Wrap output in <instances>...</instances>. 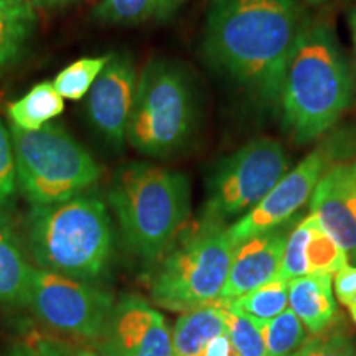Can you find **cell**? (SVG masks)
I'll return each instance as SVG.
<instances>
[{
    "instance_id": "31",
    "label": "cell",
    "mask_w": 356,
    "mask_h": 356,
    "mask_svg": "<svg viewBox=\"0 0 356 356\" xmlns=\"http://www.w3.org/2000/svg\"><path fill=\"white\" fill-rule=\"evenodd\" d=\"M78 2V0H33L35 6L42 7V8H50V7H61V6H68V3Z\"/></svg>"
},
{
    "instance_id": "16",
    "label": "cell",
    "mask_w": 356,
    "mask_h": 356,
    "mask_svg": "<svg viewBox=\"0 0 356 356\" xmlns=\"http://www.w3.org/2000/svg\"><path fill=\"white\" fill-rule=\"evenodd\" d=\"M228 333L221 300L181 314L172 332L173 356H203L213 338Z\"/></svg>"
},
{
    "instance_id": "23",
    "label": "cell",
    "mask_w": 356,
    "mask_h": 356,
    "mask_svg": "<svg viewBox=\"0 0 356 356\" xmlns=\"http://www.w3.org/2000/svg\"><path fill=\"white\" fill-rule=\"evenodd\" d=\"M249 317L270 320L286 310L289 302V282L274 277L254 291L244 293L234 300H228Z\"/></svg>"
},
{
    "instance_id": "20",
    "label": "cell",
    "mask_w": 356,
    "mask_h": 356,
    "mask_svg": "<svg viewBox=\"0 0 356 356\" xmlns=\"http://www.w3.org/2000/svg\"><path fill=\"white\" fill-rule=\"evenodd\" d=\"M185 0H101L92 17L102 24L139 25L172 17Z\"/></svg>"
},
{
    "instance_id": "4",
    "label": "cell",
    "mask_w": 356,
    "mask_h": 356,
    "mask_svg": "<svg viewBox=\"0 0 356 356\" xmlns=\"http://www.w3.org/2000/svg\"><path fill=\"white\" fill-rule=\"evenodd\" d=\"M26 234L42 269L74 279L96 277L113 256V222L96 197L78 195L63 203L33 207Z\"/></svg>"
},
{
    "instance_id": "19",
    "label": "cell",
    "mask_w": 356,
    "mask_h": 356,
    "mask_svg": "<svg viewBox=\"0 0 356 356\" xmlns=\"http://www.w3.org/2000/svg\"><path fill=\"white\" fill-rule=\"evenodd\" d=\"M63 97L60 96L53 83L43 81L35 84L20 99L10 102L7 114L12 126L22 131H38L60 114H63Z\"/></svg>"
},
{
    "instance_id": "36",
    "label": "cell",
    "mask_w": 356,
    "mask_h": 356,
    "mask_svg": "<svg viewBox=\"0 0 356 356\" xmlns=\"http://www.w3.org/2000/svg\"><path fill=\"white\" fill-rule=\"evenodd\" d=\"M292 356H299V353H296V355H292Z\"/></svg>"
},
{
    "instance_id": "18",
    "label": "cell",
    "mask_w": 356,
    "mask_h": 356,
    "mask_svg": "<svg viewBox=\"0 0 356 356\" xmlns=\"http://www.w3.org/2000/svg\"><path fill=\"white\" fill-rule=\"evenodd\" d=\"M33 267L25 259L19 239L0 218V304H24Z\"/></svg>"
},
{
    "instance_id": "32",
    "label": "cell",
    "mask_w": 356,
    "mask_h": 356,
    "mask_svg": "<svg viewBox=\"0 0 356 356\" xmlns=\"http://www.w3.org/2000/svg\"><path fill=\"white\" fill-rule=\"evenodd\" d=\"M350 29H351V37H353L355 55H356V8L351 12V15H350Z\"/></svg>"
},
{
    "instance_id": "15",
    "label": "cell",
    "mask_w": 356,
    "mask_h": 356,
    "mask_svg": "<svg viewBox=\"0 0 356 356\" xmlns=\"http://www.w3.org/2000/svg\"><path fill=\"white\" fill-rule=\"evenodd\" d=\"M289 304L312 333L327 330L338 320L330 274H305L291 280Z\"/></svg>"
},
{
    "instance_id": "14",
    "label": "cell",
    "mask_w": 356,
    "mask_h": 356,
    "mask_svg": "<svg viewBox=\"0 0 356 356\" xmlns=\"http://www.w3.org/2000/svg\"><path fill=\"white\" fill-rule=\"evenodd\" d=\"M286 225L236 244L220 300H234L277 275L287 243Z\"/></svg>"
},
{
    "instance_id": "5",
    "label": "cell",
    "mask_w": 356,
    "mask_h": 356,
    "mask_svg": "<svg viewBox=\"0 0 356 356\" xmlns=\"http://www.w3.org/2000/svg\"><path fill=\"white\" fill-rule=\"evenodd\" d=\"M195 124L197 95L184 66L150 60L137 78L126 140L140 154L165 157L188 142Z\"/></svg>"
},
{
    "instance_id": "12",
    "label": "cell",
    "mask_w": 356,
    "mask_h": 356,
    "mask_svg": "<svg viewBox=\"0 0 356 356\" xmlns=\"http://www.w3.org/2000/svg\"><path fill=\"white\" fill-rule=\"evenodd\" d=\"M137 78L131 56L111 53L108 63L88 92V114L92 126L106 140L118 147L126 140Z\"/></svg>"
},
{
    "instance_id": "9",
    "label": "cell",
    "mask_w": 356,
    "mask_h": 356,
    "mask_svg": "<svg viewBox=\"0 0 356 356\" xmlns=\"http://www.w3.org/2000/svg\"><path fill=\"white\" fill-rule=\"evenodd\" d=\"M353 147V140L346 131L333 134L330 139L315 147L299 165L280 178L256 208L229 226L228 233L234 246L252 236L286 225L312 198L325 173L337 163L343 162Z\"/></svg>"
},
{
    "instance_id": "33",
    "label": "cell",
    "mask_w": 356,
    "mask_h": 356,
    "mask_svg": "<svg viewBox=\"0 0 356 356\" xmlns=\"http://www.w3.org/2000/svg\"><path fill=\"white\" fill-rule=\"evenodd\" d=\"M63 356H97L96 353L88 350H76V351H66L63 350Z\"/></svg>"
},
{
    "instance_id": "11",
    "label": "cell",
    "mask_w": 356,
    "mask_h": 356,
    "mask_svg": "<svg viewBox=\"0 0 356 356\" xmlns=\"http://www.w3.org/2000/svg\"><path fill=\"white\" fill-rule=\"evenodd\" d=\"M99 350L101 356H173L172 333L152 305L137 296H124Z\"/></svg>"
},
{
    "instance_id": "17",
    "label": "cell",
    "mask_w": 356,
    "mask_h": 356,
    "mask_svg": "<svg viewBox=\"0 0 356 356\" xmlns=\"http://www.w3.org/2000/svg\"><path fill=\"white\" fill-rule=\"evenodd\" d=\"M35 25L33 0H0V74L24 55Z\"/></svg>"
},
{
    "instance_id": "35",
    "label": "cell",
    "mask_w": 356,
    "mask_h": 356,
    "mask_svg": "<svg viewBox=\"0 0 356 356\" xmlns=\"http://www.w3.org/2000/svg\"><path fill=\"white\" fill-rule=\"evenodd\" d=\"M348 310H350L351 318H353V322L356 323V302H355V304H351V305L348 307Z\"/></svg>"
},
{
    "instance_id": "10",
    "label": "cell",
    "mask_w": 356,
    "mask_h": 356,
    "mask_svg": "<svg viewBox=\"0 0 356 356\" xmlns=\"http://www.w3.org/2000/svg\"><path fill=\"white\" fill-rule=\"evenodd\" d=\"M25 305L50 327L83 338L104 337L115 309L109 292L42 267H33Z\"/></svg>"
},
{
    "instance_id": "22",
    "label": "cell",
    "mask_w": 356,
    "mask_h": 356,
    "mask_svg": "<svg viewBox=\"0 0 356 356\" xmlns=\"http://www.w3.org/2000/svg\"><path fill=\"white\" fill-rule=\"evenodd\" d=\"M257 325L264 340L267 356H292L299 353L307 340L304 323L292 309H286L270 320H257Z\"/></svg>"
},
{
    "instance_id": "30",
    "label": "cell",
    "mask_w": 356,
    "mask_h": 356,
    "mask_svg": "<svg viewBox=\"0 0 356 356\" xmlns=\"http://www.w3.org/2000/svg\"><path fill=\"white\" fill-rule=\"evenodd\" d=\"M335 292L340 304L350 307L356 302V267L346 264L335 274Z\"/></svg>"
},
{
    "instance_id": "27",
    "label": "cell",
    "mask_w": 356,
    "mask_h": 356,
    "mask_svg": "<svg viewBox=\"0 0 356 356\" xmlns=\"http://www.w3.org/2000/svg\"><path fill=\"white\" fill-rule=\"evenodd\" d=\"M309 234H310L309 220H307L305 216L304 220H302L287 236L284 259L275 277L291 282V280L302 277V275L307 274L305 246H307V241H309Z\"/></svg>"
},
{
    "instance_id": "13",
    "label": "cell",
    "mask_w": 356,
    "mask_h": 356,
    "mask_svg": "<svg viewBox=\"0 0 356 356\" xmlns=\"http://www.w3.org/2000/svg\"><path fill=\"white\" fill-rule=\"evenodd\" d=\"M310 213L356 262V162L333 165L310 198Z\"/></svg>"
},
{
    "instance_id": "28",
    "label": "cell",
    "mask_w": 356,
    "mask_h": 356,
    "mask_svg": "<svg viewBox=\"0 0 356 356\" xmlns=\"http://www.w3.org/2000/svg\"><path fill=\"white\" fill-rule=\"evenodd\" d=\"M17 167L10 129L0 121V215L10 208L17 193Z\"/></svg>"
},
{
    "instance_id": "21",
    "label": "cell",
    "mask_w": 356,
    "mask_h": 356,
    "mask_svg": "<svg viewBox=\"0 0 356 356\" xmlns=\"http://www.w3.org/2000/svg\"><path fill=\"white\" fill-rule=\"evenodd\" d=\"M307 220L310 229L305 246L307 274H337L348 264V254L325 231L322 222L314 213H310Z\"/></svg>"
},
{
    "instance_id": "24",
    "label": "cell",
    "mask_w": 356,
    "mask_h": 356,
    "mask_svg": "<svg viewBox=\"0 0 356 356\" xmlns=\"http://www.w3.org/2000/svg\"><path fill=\"white\" fill-rule=\"evenodd\" d=\"M109 55L97 58H81L73 61L56 74L53 86L63 99L78 101L84 97L92 88V84L101 74L102 68L108 63Z\"/></svg>"
},
{
    "instance_id": "25",
    "label": "cell",
    "mask_w": 356,
    "mask_h": 356,
    "mask_svg": "<svg viewBox=\"0 0 356 356\" xmlns=\"http://www.w3.org/2000/svg\"><path fill=\"white\" fill-rule=\"evenodd\" d=\"M225 305L226 323H228L229 340L239 356H267L257 320L249 317L231 302L221 300Z\"/></svg>"
},
{
    "instance_id": "6",
    "label": "cell",
    "mask_w": 356,
    "mask_h": 356,
    "mask_svg": "<svg viewBox=\"0 0 356 356\" xmlns=\"http://www.w3.org/2000/svg\"><path fill=\"white\" fill-rule=\"evenodd\" d=\"M17 185L33 207L63 203L95 185L101 167L61 124L38 131L10 127Z\"/></svg>"
},
{
    "instance_id": "1",
    "label": "cell",
    "mask_w": 356,
    "mask_h": 356,
    "mask_svg": "<svg viewBox=\"0 0 356 356\" xmlns=\"http://www.w3.org/2000/svg\"><path fill=\"white\" fill-rule=\"evenodd\" d=\"M307 20L300 0H211L203 58L252 104L277 113L287 61Z\"/></svg>"
},
{
    "instance_id": "2",
    "label": "cell",
    "mask_w": 356,
    "mask_h": 356,
    "mask_svg": "<svg viewBox=\"0 0 356 356\" xmlns=\"http://www.w3.org/2000/svg\"><path fill=\"white\" fill-rule=\"evenodd\" d=\"M355 99V76L330 24L307 20L280 89V126L305 145L327 136Z\"/></svg>"
},
{
    "instance_id": "29",
    "label": "cell",
    "mask_w": 356,
    "mask_h": 356,
    "mask_svg": "<svg viewBox=\"0 0 356 356\" xmlns=\"http://www.w3.org/2000/svg\"><path fill=\"white\" fill-rule=\"evenodd\" d=\"M3 356H63V348L48 338L30 335L25 340L12 345Z\"/></svg>"
},
{
    "instance_id": "34",
    "label": "cell",
    "mask_w": 356,
    "mask_h": 356,
    "mask_svg": "<svg viewBox=\"0 0 356 356\" xmlns=\"http://www.w3.org/2000/svg\"><path fill=\"white\" fill-rule=\"evenodd\" d=\"M304 2L307 3V6H314V7H317V6H323V3L330 2V0H304Z\"/></svg>"
},
{
    "instance_id": "26",
    "label": "cell",
    "mask_w": 356,
    "mask_h": 356,
    "mask_svg": "<svg viewBox=\"0 0 356 356\" xmlns=\"http://www.w3.org/2000/svg\"><path fill=\"white\" fill-rule=\"evenodd\" d=\"M299 356H356V346L348 332L332 325L305 340Z\"/></svg>"
},
{
    "instance_id": "7",
    "label": "cell",
    "mask_w": 356,
    "mask_h": 356,
    "mask_svg": "<svg viewBox=\"0 0 356 356\" xmlns=\"http://www.w3.org/2000/svg\"><path fill=\"white\" fill-rule=\"evenodd\" d=\"M234 248L225 222L204 216L155 273L150 286L155 304L178 314L215 304L228 279Z\"/></svg>"
},
{
    "instance_id": "3",
    "label": "cell",
    "mask_w": 356,
    "mask_h": 356,
    "mask_svg": "<svg viewBox=\"0 0 356 356\" xmlns=\"http://www.w3.org/2000/svg\"><path fill=\"white\" fill-rule=\"evenodd\" d=\"M129 252L147 261L175 244L190 218V181L180 172L131 162L119 168L109 188Z\"/></svg>"
},
{
    "instance_id": "8",
    "label": "cell",
    "mask_w": 356,
    "mask_h": 356,
    "mask_svg": "<svg viewBox=\"0 0 356 356\" xmlns=\"http://www.w3.org/2000/svg\"><path fill=\"white\" fill-rule=\"evenodd\" d=\"M291 168L284 145L270 137L249 140L218 163L208 184L204 216L222 221L248 215Z\"/></svg>"
}]
</instances>
